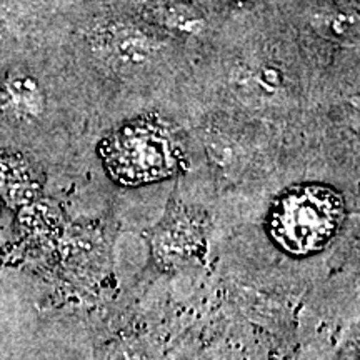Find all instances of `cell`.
Masks as SVG:
<instances>
[{"instance_id": "1", "label": "cell", "mask_w": 360, "mask_h": 360, "mask_svg": "<svg viewBox=\"0 0 360 360\" xmlns=\"http://www.w3.org/2000/svg\"><path fill=\"white\" fill-rule=\"evenodd\" d=\"M98 150L109 174L125 186L172 177L186 162L179 132L155 114L124 124L103 139Z\"/></svg>"}, {"instance_id": "2", "label": "cell", "mask_w": 360, "mask_h": 360, "mask_svg": "<svg viewBox=\"0 0 360 360\" xmlns=\"http://www.w3.org/2000/svg\"><path fill=\"white\" fill-rule=\"evenodd\" d=\"M344 210V199L330 187L309 184L289 188L270 209L269 232L283 250L312 254L335 236Z\"/></svg>"}, {"instance_id": "3", "label": "cell", "mask_w": 360, "mask_h": 360, "mask_svg": "<svg viewBox=\"0 0 360 360\" xmlns=\"http://www.w3.org/2000/svg\"><path fill=\"white\" fill-rule=\"evenodd\" d=\"M92 51L119 72H137L150 65L160 52L154 34L132 22H103L90 32Z\"/></svg>"}, {"instance_id": "4", "label": "cell", "mask_w": 360, "mask_h": 360, "mask_svg": "<svg viewBox=\"0 0 360 360\" xmlns=\"http://www.w3.org/2000/svg\"><path fill=\"white\" fill-rule=\"evenodd\" d=\"M47 109V96L40 80L22 67L0 75V117L13 125L39 122Z\"/></svg>"}, {"instance_id": "5", "label": "cell", "mask_w": 360, "mask_h": 360, "mask_svg": "<svg viewBox=\"0 0 360 360\" xmlns=\"http://www.w3.org/2000/svg\"><path fill=\"white\" fill-rule=\"evenodd\" d=\"M143 17L179 37H199L207 30V17L199 6L188 0H152Z\"/></svg>"}, {"instance_id": "6", "label": "cell", "mask_w": 360, "mask_h": 360, "mask_svg": "<svg viewBox=\"0 0 360 360\" xmlns=\"http://www.w3.org/2000/svg\"><path fill=\"white\" fill-rule=\"evenodd\" d=\"M39 184L32 169L22 157L0 152V193L11 205H22L32 200Z\"/></svg>"}, {"instance_id": "7", "label": "cell", "mask_w": 360, "mask_h": 360, "mask_svg": "<svg viewBox=\"0 0 360 360\" xmlns=\"http://www.w3.org/2000/svg\"><path fill=\"white\" fill-rule=\"evenodd\" d=\"M236 82L249 98L274 101L285 87V75L281 67L264 62V64L247 65L238 70Z\"/></svg>"}, {"instance_id": "8", "label": "cell", "mask_w": 360, "mask_h": 360, "mask_svg": "<svg viewBox=\"0 0 360 360\" xmlns=\"http://www.w3.org/2000/svg\"><path fill=\"white\" fill-rule=\"evenodd\" d=\"M315 27L323 37L330 40H350L359 34V15L354 8H334L315 19Z\"/></svg>"}, {"instance_id": "9", "label": "cell", "mask_w": 360, "mask_h": 360, "mask_svg": "<svg viewBox=\"0 0 360 360\" xmlns=\"http://www.w3.org/2000/svg\"><path fill=\"white\" fill-rule=\"evenodd\" d=\"M4 40H6V25H4L2 17H0V45L4 44Z\"/></svg>"}, {"instance_id": "10", "label": "cell", "mask_w": 360, "mask_h": 360, "mask_svg": "<svg viewBox=\"0 0 360 360\" xmlns=\"http://www.w3.org/2000/svg\"><path fill=\"white\" fill-rule=\"evenodd\" d=\"M233 2H237V0H233Z\"/></svg>"}]
</instances>
